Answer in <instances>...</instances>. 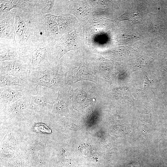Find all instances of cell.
<instances>
[{"mask_svg": "<svg viewBox=\"0 0 167 167\" xmlns=\"http://www.w3.org/2000/svg\"><path fill=\"white\" fill-rule=\"evenodd\" d=\"M14 9L15 40L19 49L29 52L38 45L55 40L47 33L42 15Z\"/></svg>", "mask_w": 167, "mask_h": 167, "instance_id": "1", "label": "cell"}, {"mask_svg": "<svg viewBox=\"0 0 167 167\" xmlns=\"http://www.w3.org/2000/svg\"><path fill=\"white\" fill-rule=\"evenodd\" d=\"M63 68L59 65L43 71H32L27 79L37 87L40 86L45 89L59 90L64 84Z\"/></svg>", "mask_w": 167, "mask_h": 167, "instance_id": "2", "label": "cell"}, {"mask_svg": "<svg viewBox=\"0 0 167 167\" xmlns=\"http://www.w3.org/2000/svg\"><path fill=\"white\" fill-rule=\"evenodd\" d=\"M54 41L38 45L29 52L32 58V71H43L54 66L56 59L51 47Z\"/></svg>", "mask_w": 167, "mask_h": 167, "instance_id": "3", "label": "cell"}, {"mask_svg": "<svg viewBox=\"0 0 167 167\" xmlns=\"http://www.w3.org/2000/svg\"><path fill=\"white\" fill-rule=\"evenodd\" d=\"M15 12L0 14V48L17 47L15 40Z\"/></svg>", "mask_w": 167, "mask_h": 167, "instance_id": "4", "label": "cell"}, {"mask_svg": "<svg viewBox=\"0 0 167 167\" xmlns=\"http://www.w3.org/2000/svg\"><path fill=\"white\" fill-rule=\"evenodd\" d=\"M31 56L0 62V75H8L27 79L32 71Z\"/></svg>", "mask_w": 167, "mask_h": 167, "instance_id": "5", "label": "cell"}, {"mask_svg": "<svg viewBox=\"0 0 167 167\" xmlns=\"http://www.w3.org/2000/svg\"><path fill=\"white\" fill-rule=\"evenodd\" d=\"M37 89V92L34 94H28L30 101L32 107L40 110H49L52 107L56 99V95L54 90Z\"/></svg>", "mask_w": 167, "mask_h": 167, "instance_id": "6", "label": "cell"}, {"mask_svg": "<svg viewBox=\"0 0 167 167\" xmlns=\"http://www.w3.org/2000/svg\"><path fill=\"white\" fill-rule=\"evenodd\" d=\"M13 88V86L0 87V101L1 109L6 107L25 95L35 94L37 92V89H32L25 88Z\"/></svg>", "mask_w": 167, "mask_h": 167, "instance_id": "7", "label": "cell"}, {"mask_svg": "<svg viewBox=\"0 0 167 167\" xmlns=\"http://www.w3.org/2000/svg\"><path fill=\"white\" fill-rule=\"evenodd\" d=\"M75 33L65 34L57 40H55L51 45L54 55L57 59H60L68 52L74 50L76 41Z\"/></svg>", "mask_w": 167, "mask_h": 167, "instance_id": "8", "label": "cell"}, {"mask_svg": "<svg viewBox=\"0 0 167 167\" xmlns=\"http://www.w3.org/2000/svg\"><path fill=\"white\" fill-rule=\"evenodd\" d=\"M28 95H24L5 107V114L10 117H19L31 111L32 106Z\"/></svg>", "mask_w": 167, "mask_h": 167, "instance_id": "9", "label": "cell"}, {"mask_svg": "<svg viewBox=\"0 0 167 167\" xmlns=\"http://www.w3.org/2000/svg\"><path fill=\"white\" fill-rule=\"evenodd\" d=\"M0 87L19 86L29 89H37V87L28 79L20 77H14L8 75H0Z\"/></svg>", "mask_w": 167, "mask_h": 167, "instance_id": "10", "label": "cell"}, {"mask_svg": "<svg viewBox=\"0 0 167 167\" xmlns=\"http://www.w3.org/2000/svg\"><path fill=\"white\" fill-rule=\"evenodd\" d=\"M31 56L28 52L18 47L14 48H0V62L15 60Z\"/></svg>", "mask_w": 167, "mask_h": 167, "instance_id": "11", "label": "cell"}, {"mask_svg": "<svg viewBox=\"0 0 167 167\" xmlns=\"http://www.w3.org/2000/svg\"><path fill=\"white\" fill-rule=\"evenodd\" d=\"M42 15L48 35L55 40L60 33L57 22V16L50 13L43 14Z\"/></svg>", "mask_w": 167, "mask_h": 167, "instance_id": "12", "label": "cell"}, {"mask_svg": "<svg viewBox=\"0 0 167 167\" xmlns=\"http://www.w3.org/2000/svg\"><path fill=\"white\" fill-rule=\"evenodd\" d=\"M14 9H19L24 12L35 13L36 4L34 0H12Z\"/></svg>", "mask_w": 167, "mask_h": 167, "instance_id": "13", "label": "cell"}, {"mask_svg": "<svg viewBox=\"0 0 167 167\" xmlns=\"http://www.w3.org/2000/svg\"><path fill=\"white\" fill-rule=\"evenodd\" d=\"M36 13L43 15L51 12L53 8L54 0H35Z\"/></svg>", "mask_w": 167, "mask_h": 167, "instance_id": "14", "label": "cell"}, {"mask_svg": "<svg viewBox=\"0 0 167 167\" xmlns=\"http://www.w3.org/2000/svg\"><path fill=\"white\" fill-rule=\"evenodd\" d=\"M13 9L11 0H0V14L7 13Z\"/></svg>", "mask_w": 167, "mask_h": 167, "instance_id": "15", "label": "cell"}, {"mask_svg": "<svg viewBox=\"0 0 167 167\" xmlns=\"http://www.w3.org/2000/svg\"><path fill=\"white\" fill-rule=\"evenodd\" d=\"M34 128L36 132L44 133L51 132V130L45 124L41 122L35 123Z\"/></svg>", "mask_w": 167, "mask_h": 167, "instance_id": "16", "label": "cell"}]
</instances>
